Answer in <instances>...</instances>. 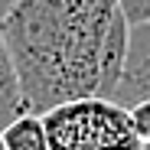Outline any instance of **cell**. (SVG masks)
I'll use <instances>...</instances> for the list:
<instances>
[{
	"instance_id": "obj_1",
	"label": "cell",
	"mask_w": 150,
	"mask_h": 150,
	"mask_svg": "<svg viewBox=\"0 0 150 150\" xmlns=\"http://www.w3.org/2000/svg\"><path fill=\"white\" fill-rule=\"evenodd\" d=\"M121 0H16L0 20L26 108L42 114L101 91V52Z\"/></svg>"
},
{
	"instance_id": "obj_2",
	"label": "cell",
	"mask_w": 150,
	"mask_h": 150,
	"mask_svg": "<svg viewBox=\"0 0 150 150\" xmlns=\"http://www.w3.org/2000/svg\"><path fill=\"white\" fill-rule=\"evenodd\" d=\"M49 150H144L124 105L105 95L72 98L42 111Z\"/></svg>"
},
{
	"instance_id": "obj_3",
	"label": "cell",
	"mask_w": 150,
	"mask_h": 150,
	"mask_svg": "<svg viewBox=\"0 0 150 150\" xmlns=\"http://www.w3.org/2000/svg\"><path fill=\"white\" fill-rule=\"evenodd\" d=\"M26 111L30 108H26V95H23L13 56H10L4 36H0V131H4L10 121H16L20 114H26Z\"/></svg>"
},
{
	"instance_id": "obj_4",
	"label": "cell",
	"mask_w": 150,
	"mask_h": 150,
	"mask_svg": "<svg viewBox=\"0 0 150 150\" xmlns=\"http://www.w3.org/2000/svg\"><path fill=\"white\" fill-rule=\"evenodd\" d=\"M127 114H131V124H134V131H137L140 144L147 147V144H150V98L134 101V105L127 108Z\"/></svg>"
},
{
	"instance_id": "obj_5",
	"label": "cell",
	"mask_w": 150,
	"mask_h": 150,
	"mask_svg": "<svg viewBox=\"0 0 150 150\" xmlns=\"http://www.w3.org/2000/svg\"><path fill=\"white\" fill-rule=\"evenodd\" d=\"M121 13L127 16L131 26H137V23H150V0H121Z\"/></svg>"
},
{
	"instance_id": "obj_6",
	"label": "cell",
	"mask_w": 150,
	"mask_h": 150,
	"mask_svg": "<svg viewBox=\"0 0 150 150\" xmlns=\"http://www.w3.org/2000/svg\"><path fill=\"white\" fill-rule=\"evenodd\" d=\"M13 4H16V0H0V20L10 13V7H13Z\"/></svg>"
},
{
	"instance_id": "obj_7",
	"label": "cell",
	"mask_w": 150,
	"mask_h": 150,
	"mask_svg": "<svg viewBox=\"0 0 150 150\" xmlns=\"http://www.w3.org/2000/svg\"><path fill=\"white\" fill-rule=\"evenodd\" d=\"M0 150H10V147H7V140H4V134H0Z\"/></svg>"
},
{
	"instance_id": "obj_8",
	"label": "cell",
	"mask_w": 150,
	"mask_h": 150,
	"mask_svg": "<svg viewBox=\"0 0 150 150\" xmlns=\"http://www.w3.org/2000/svg\"><path fill=\"white\" fill-rule=\"evenodd\" d=\"M144 150H150V144H147V147H144Z\"/></svg>"
}]
</instances>
